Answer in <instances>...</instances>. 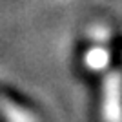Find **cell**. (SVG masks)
<instances>
[{
    "label": "cell",
    "mask_w": 122,
    "mask_h": 122,
    "mask_svg": "<svg viewBox=\"0 0 122 122\" xmlns=\"http://www.w3.org/2000/svg\"><path fill=\"white\" fill-rule=\"evenodd\" d=\"M106 106L104 115L107 122H122V78L120 75H111L106 84Z\"/></svg>",
    "instance_id": "6da1fadb"
},
{
    "label": "cell",
    "mask_w": 122,
    "mask_h": 122,
    "mask_svg": "<svg viewBox=\"0 0 122 122\" xmlns=\"http://www.w3.org/2000/svg\"><path fill=\"white\" fill-rule=\"evenodd\" d=\"M86 64L91 69H102L109 64V53H107L104 47H95L87 53V58H86Z\"/></svg>",
    "instance_id": "7a4b0ae2"
}]
</instances>
